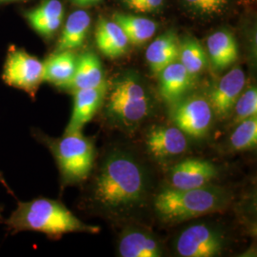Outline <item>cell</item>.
<instances>
[{
  "label": "cell",
  "instance_id": "cell-1",
  "mask_svg": "<svg viewBox=\"0 0 257 257\" xmlns=\"http://www.w3.org/2000/svg\"><path fill=\"white\" fill-rule=\"evenodd\" d=\"M149 182L137 158L116 150L103 160L92 183V199L100 211L124 217L138 210L147 198Z\"/></svg>",
  "mask_w": 257,
  "mask_h": 257
},
{
  "label": "cell",
  "instance_id": "cell-2",
  "mask_svg": "<svg viewBox=\"0 0 257 257\" xmlns=\"http://www.w3.org/2000/svg\"><path fill=\"white\" fill-rule=\"evenodd\" d=\"M6 232L15 235L23 231H36L46 234L49 238H61L73 232L97 233L100 228L84 223L76 217L63 203L46 197L30 201H17V208L9 218L4 219Z\"/></svg>",
  "mask_w": 257,
  "mask_h": 257
},
{
  "label": "cell",
  "instance_id": "cell-3",
  "mask_svg": "<svg viewBox=\"0 0 257 257\" xmlns=\"http://www.w3.org/2000/svg\"><path fill=\"white\" fill-rule=\"evenodd\" d=\"M230 201V193L216 186L190 190L168 188L156 195L155 210L166 223H178L222 211Z\"/></svg>",
  "mask_w": 257,
  "mask_h": 257
},
{
  "label": "cell",
  "instance_id": "cell-4",
  "mask_svg": "<svg viewBox=\"0 0 257 257\" xmlns=\"http://www.w3.org/2000/svg\"><path fill=\"white\" fill-rule=\"evenodd\" d=\"M104 102L106 117L128 132L139 127L155 108L146 87L134 74H125L112 83Z\"/></svg>",
  "mask_w": 257,
  "mask_h": 257
},
{
  "label": "cell",
  "instance_id": "cell-5",
  "mask_svg": "<svg viewBox=\"0 0 257 257\" xmlns=\"http://www.w3.org/2000/svg\"><path fill=\"white\" fill-rule=\"evenodd\" d=\"M31 134L53 154L63 185L80 183L90 175L94 163V147L82 132L64 134L60 138H50L38 128H32Z\"/></svg>",
  "mask_w": 257,
  "mask_h": 257
},
{
  "label": "cell",
  "instance_id": "cell-6",
  "mask_svg": "<svg viewBox=\"0 0 257 257\" xmlns=\"http://www.w3.org/2000/svg\"><path fill=\"white\" fill-rule=\"evenodd\" d=\"M2 79L10 87L26 92L35 100L39 86L43 82V62L24 49L10 47Z\"/></svg>",
  "mask_w": 257,
  "mask_h": 257
},
{
  "label": "cell",
  "instance_id": "cell-7",
  "mask_svg": "<svg viewBox=\"0 0 257 257\" xmlns=\"http://www.w3.org/2000/svg\"><path fill=\"white\" fill-rule=\"evenodd\" d=\"M172 106L171 118L186 136L200 138L207 135L213 118L208 98L200 95L186 96Z\"/></svg>",
  "mask_w": 257,
  "mask_h": 257
},
{
  "label": "cell",
  "instance_id": "cell-8",
  "mask_svg": "<svg viewBox=\"0 0 257 257\" xmlns=\"http://www.w3.org/2000/svg\"><path fill=\"white\" fill-rule=\"evenodd\" d=\"M224 247L223 233L207 224H197L187 228L176 239L175 245L178 255L183 257L217 256Z\"/></svg>",
  "mask_w": 257,
  "mask_h": 257
},
{
  "label": "cell",
  "instance_id": "cell-9",
  "mask_svg": "<svg viewBox=\"0 0 257 257\" xmlns=\"http://www.w3.org/2000/svg\"><path fill=\"white\" fill-rule=\"evenodd\" d=\"M245 85L246 75L240 67H235L225 74L209 94L208 100L213 114H216L220 119L227 118Z\"/></svg>",
  "mask_w": 257,
  "mask_h": 257
},
{
  "label": "cell",
  "instance_id": "cell-10",
  "mask_svg": "<svg viewBox=\"0 0 257 257\" xmlns=\"http://www.w3.org/2000/svg\"><path fill=\"white\" fill-rule=\"evenodd\" d=\"M217 176V169L208 160L190 158L170 170L171 188L190 190L210 185Z\"/></svg>",
  "mask_w": 257,
  "mask_h": 257
},
{
  "label": "cell",
  "instance_id": "cell-11",
  "mask_svg": "<svg viewBox=\"0 0 257 257\" xmlns=\"http://www.w3.org/2000/svg\"><path fill=\"white\" fill-rule=\"evenodd\" d=\"M107 83L98 87L76 90L74 92V107L71 119L65 130L64 134L82 132V128L89 123L104 104Z\"/></svg>",
  "mask_w": 257,
  "mask_h": 257
},
{
  "label": "cell",
  "instance_id": "cell-12",
  "mask_svg": "<svg viewBox=\"0 0 257 257\" xmlns=\"http://www.w3.org/2000/svg\"><path fill=\"white\" fill-rule=\"evenodd\" d=\"M145 142L149 153L160 160L180 156L188 149L186 135L176 126H156L151 128Z\"/></svg>",
  "mask_w": 257,
  "mask_h": 257
},
{
  "label": "cell",
  "instance_id": "cell-13",
  "mask_svg": "<svg viewBox=\"0 0 257 257\" xmlns=\"http://www.w3.org/2000/svg\"><path fill=\"white\" fill-rule=\"evenodd\" d=\"M157 75L159 76V93L171 105L185 97L193 87V77L178 60L168 65Z\"/></svg>",
  "mask_w": 257,
  "mask_h": 257
},
{
  "label": "cell",
  "instance_id": "cell-14",
  "mask_svg": "<svg viewBox=\"0 0 257 257\" xmlns=\"http://www.w3.org/2000/svg\"><path fill=\"white\" fill-rule=\"evenodd\" d=\"M122 257H160L164 254L158 240L146 230L128 228L121 234L118 243Z\"/></svg>",
  "mask_w": 257,
  "mask_h": 257
},
{
  "label": "cell",
  "instance_id": "cell-15",
  "mask_svg": "<svg viewBox=\"0 0 257 257\" xmlns=\"http://www.w3.org/2000/svg\"><path fill=\"white\" fill-rule=\"evenodd\" d=\"M31 26L42 37H53L62 25L64 7L59 0H45L26 14Z\"/></svg>",
  "mask_w": 257,
  "mask_h": 257
},
{
  "label": "cell",
  "instance_id": "cell-16",
  "mask_svg": "<svg viewBox=\"0 0 257 257\" xmlns=\"http://www.w3.org/2000/svg\"><path fill=\"white\" fill-rule=\"evenodd\" d=\"M76 62L74 51L55 52L43 62V81L67 90L74 77Z\"/></svg>",
  "mask_w": 257,
  "mask_h": 257
},
{
  "label": "cell",
  "instance_id": "cell-17",
  "mask_svg": "<svg viewBox=\"0 0 257 257\" xmlns=\"http://www.w3.org/2000/svg\"><path fill=\"white\" fill-rule=\"evenodd\" d=\"M95 41L98 50L109 58L120 57L128 50V38L119 25L112 20H98Z\"/></svg>",
  "mask_w": 257,
  "mask_h": 257
},
{
  "label": "cell",
  "instance_id": "cell-18",
  "mask_svg": "<svg viewBox=\"0 0 257 257\" xmlns=\"http://www.w3.org/2000/svg\"><path fill=\"white\" fill-rule=\"evenodd\" d=\"M180 41L175 33L168 32L155 39L146 50V59L151 71L158 74L168 65L178 60Z\"/></svg>",
  "mask_w": 257,
  "mask_h": 257
},
{
  "label": "cell",
  "instance_id": "cell-19",
  "mask_svg": "<svg viewBox=\"0 0 257 257\" xmlns=\"http://www.w3.org/2000/svg\"><path fill=\"white\" fill-rule=\"evenodd\" d=\"M207 48L212 68L218 72L229 68L238 57L236 40L227 31H218L210 36Z\"/></svg>",
  "mask_w": 257,
  "mask_h": 257
},
{
  "label": "cell",
  "instance_id": "cell-20",
  "mask_svg": "<svg viewBox=\"0 0 257 257\" xmlns=\"http://www.w3.org/2000/svg\"><path fill=\"white\" fill-rule=\"evenodd\" d=\"M104 83L106 81L98 56L92 52H86L77 56L74 77L67 90L74 92L76 90L98 87Z\"/></svg>",
  "mask_w": 257,
  "mask_h": 257
},
{
  "label": "cell",
  "instance_id": "cell-21",
  "mask_svg": "<svg viewBox=\"0 0 257 257\" xmlns=\"http://www.w3.org/2000/svg\"><path fill=\"white\" fill-rule=\"evenodd\" d=\"M91 26V17L84 10L72 13L65 23L55 52L74 51L82 46Z\"/></svg>",
  "mask_w": 257,
  "mask_h": 257
},
{
  "label": "cell",
  "instance_id": "cell-22",
  "mask_svg": "<svg viewBox=\"0 0 257 257\" xmlns=\"http://www.w3.org/2000/svg\"><path fill=\"white\" fill-rule=\"evenodd\" d=\"M112 21L117 23L128 38V43L141 45L146 43L156 34L157 25L151 19L135 17L128 14L115 13Z\"/></svg>",
  "mask_w": 257,
  "mask_h": 257
},
{
  "label": "cell",
  "instance_id": "cell-23",
  "mask_svg": "<svg viewBox=\"0 0 257 257\" xmlns=\"http://www.w3.org/2000/svg\"><path fill=\"white\" fill-rule=\"evenodd\" d=\"M178 61L193 79L205 70L208 57L202 45L193 37H186L179 44Z\"/></svg>",
  "mask_w": 257,
  "mask_h": 257
},
{
  "label": "cell",
  "instance_id": "cell-24",
  "mask_svg": "<svg viewBox=\"0 0 257 257\" xmlns=\"http://www.w3.org/2000/svg\"><path fill=\"white\" fill-rule=\"evenodd\" d=\"M230 147L235 151H246L256 147L257 115L236 124L230 138Z\"/></svg>",
  "mask_w": 257,
  "mask_h": 257
},
{
  "label": "cell",
  "instance_id": "cell-25",
  "mask_svg": "<svg viewBox=\"0 0 257 257\" xmlns=\"http://www.w3.org/2000/svg\"><path fill=\"white\" fill-rule=\"evenodd\" d=\"M230 114L232 116V124L235 125L243 120L257 115L256 87H249L246 91L243 90Z\"/></svg>",
  "mask_w": 257,
  "mask_h": 257
},
{
  "label": "cell",
  "instance_id": "cell-26",
  "mask_svg": "<svg viewBox=\"0 0 257 257\" xmlns=\"http://www.w3.org/2000/svg\"><path fill=\"white\" fill-rule=\"evenodd\" d=\"M185 3L193 11L204 14L213 15L219 14L225 9L230 0H184Z\"/></svg>",
  "mask_w": 257,
  "mask_h": 257
},
{
  "label": "cell",
  "instance_id": "cell-27",
  "mask_svg": "<svg viewBox=\"0 0 257 257\" xmlns=\"http://www.w3.org/2000/svg\"><path fill=\"white\" fill-rule=\"evenodd\" d=\"M128 7L138 13H150L158 9L164 0H122Z\"/></svg>",
  "mask_w": 257,
  "mask_h": 257
},
{
  "label": "cell",
  "instance_id": "cell-28",
  "mask_svg": "<svg viewBox=\"0 0 257 257\" xmlns=\"http://www.w3.org/2000/svg\"><path fill=\"white\" fill-rule=\"evenodd\" d=\"M74 3V5L79 6V7H87V6H91L97 2H99L100 0H70Z\"/></svg>",
  "mask_w": 257,
  "mask_h": 257
},
{
  "label": "cell",
  "instance_id": "cell-29",
  "mask_svg": "<svg viewBox=\"0 0 257 257\" xmlns=\"http://www.w3.org/2000/svg\"><path fill=\"white\" fill-rule=\"evenodd\" d=\"M3 211H4V208L2 205H0V224L3 223L4 218H3Z\"/></svg>",
  "mask_w": 257,
  "mask_h": 257
},
{
  "label": "cell",
  "instance_id": "cell-30",
  "mask_svg": "<svg viewBox=\"0 0 257 257\" xmlns=\"http://www.w3.org/2000/svg\"><path fill=\"white\" fill-rule=\"evenodd\" d=\"M13 1H26V0H0V3H5V2H13Z\"/></svg>",
  "mask_w": 257,
  "mask_h": 257
}]
</instances>
